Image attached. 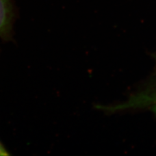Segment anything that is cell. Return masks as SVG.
<instances>
[{
  "label": "cell",
  "mask_w": 156,
  "mask_h": 156,
  "mask_svg": "<svg viewBox=\"0 0 156 156\" xmlns=\"http://www.w3.org/2000/svg\"><path fill=\"white\" fill-rule=\"evenodd\" d=\"M154 109L156 111V97L155 99V103H154Z\"/></svg>",
  "instance_id": "3957f363"
},
{
  "label": "cell",
  "mask_w": 156,
  "mask_h": 156,
  "mask_svg": "<svg viewBox=\"0 0 156 156\" xmlns=\"http://www.w3.org/2000/svg\"><path fill=\"white\" fill-rule=\"evenodd\" d=\"M10 153L8 152V150L5 148V146L3 145V144L0 142V155H9Z\"/></svg>",
  "instance_id": "7a4b0ae2"
},
{
  "label": "cell",
  "mask_w": 156,
  "mask_h": 156,
  "mask_svg": "<svg viewBox=\"0 0 156 156\" xmlns=\"http://www.w3.org/2000/svg\"><path fill=\"white\" fill-rule=\"evenodd\" d=\"M14 18L12 0H0V37L10 36Z\"/></svg>",
  "instance_id": "6da1fadb"
}]
</instances>
